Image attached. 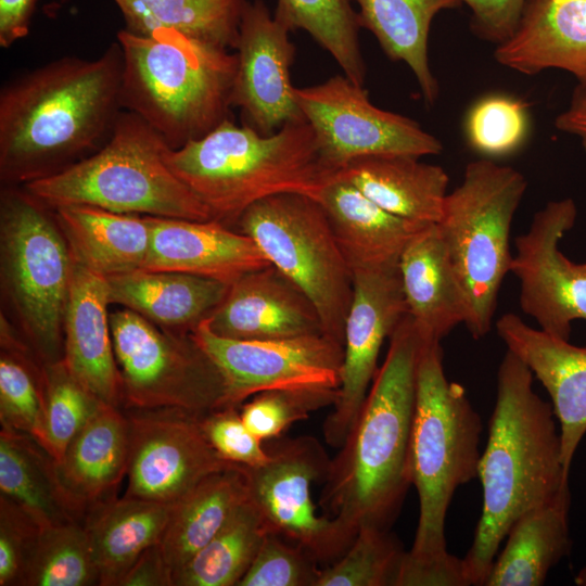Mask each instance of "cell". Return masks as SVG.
I'll list each match as a JSON object with an SVG mask.
<instances>
[{
    "label": "cell",
    "instance_id": "9",
    "mask_svg": "<svg viewBox=\"0 0 586 586\" xmlns=\"http://www.w3.org/2000/svg\"><path fill=\"white\" fill-rule=\"evenodd\" d=\"M0 204L4 290L43 365L61 361L74 265L68 244L50 207L23 186H5Z\"/></svg>",
    "mask_w": 586,
    "mask_h": 586
},
{
    "label": "cell",
    "instance_id": "41",
    "mask_svg": "<svg viewBox=\"0 0 586 586\" xmlns=\"http://www.w3.org/2000/svg\"><path fill=\"white\" fill-rule=\"evenodd\" d=\"M1 428L33 437L44 432V378L21 346L2 347L0 357Z\"/></svg>",
    "mask_w": 586,
    "mask_h": 586
},
{
    "label": "cell",
    "instance_id": "35",
    "mask_svg": "<svg viewBox=\"0 0 586 586\" xmlns=\"http://www.w3.org/2000/svg\"><path fill=\"white\" fill-rule=\"evenodd\" d=\"M125 29L148 35L175 29L190 37L234 50L247 0H113Z\"/></svg>",
    "mask_w": 586,
    "mask_h": 586
},
{
    "label": "cell",
    "instance_id": "10",
    "mask_svg": "<svg viewBox=\"0 0 586 586\" xmlns=\"http://www.w3.org/2000/svg\"><path fill=\"white\" fill-rule=\"evenodd\" d=\"M237 226L311 301L323 332L343 344L353 272L319 201L302 193L270 195L249 206Z\"/></svg>",
    "mask_w": 586,
    "mask_h": 586
},
{
    "label": "cell",
    "instance_id": "50",
    "mask_svg": "<svg viewBox=\"0 0 586 586\" xmlns=\"http://www.w3.org/2000/svg\"><path fill=\"white\" fill-rule=\"evenodd\" d=\"M555 127L577 137L586 154V86L574 89L569 106L556 117Z\"/></svg>",
    "mask_w": 586,
    "mask_h": 586
},
{
    "label": "cell",
    "instance_id": "36",
    "mask_svg": "<svg viewBox=\"0 0 586 586\" xmlns=\"http://www.w3.org/2000/svg\"><path fill=\"white\" fill-rule=\"evenodd\" d=\"M270 533L249 499L222 528L174 574V586H238Z\"/></svg>",
    "mask_w": 586,
    "mask_h": 586
},
{
    "label": "cell",
    "instance_id": "1",
    "mask_svg": "<svg viewBox=\"0 0 586 586\" xmlns=\"http://www.w3.org/2000/svg\"><path fill=\"white\" fill-rule=\"evenodd\" d=\"M117 41L87 60L66 55L7 81L0 90V176L23 186L97 152L123 111Z\"/></svg>",
    "mask_w": 586,
    "mask_h": 586
},
{
    "label": "cell",
    "instance_id": "38",
    "mask_svg": "<svg viewBox=\"0 0 586 586\" xmlns=\"http://www.w3.org/2000/svg\"><path fill=\"white\" fill-rule=\"evenodd\" d=\"M20 585H100L85 523L42 528L33 546Z\"/></svg>",
    "mask_w": 586,
    "mask_h": 586
},
{
    "label": "cell",
    "instance_id": "37",
    "mask_svg": "<svg viewBox=\"0 0 586 586\" xmlns=\"http://www.w3.org/2000/svg\"><path fill=\"white\" fill-rule=\"evenodd\" d=\"M273 15L291 31L308 33L347 78L364 86L366 66L358 42L360 24L351 0H278Z\"/></svg>",
    "mask_w": 586,
    "mask_h": 586
},
{
    "label": "cell",
    "instance_id": "25",
    "mask_svg": "<svg viewBox=\"0 0 586 586\" xmlns=\"http://www.w3.org/2000/svg\"><path fill=\"white\" fill-rule=\"evenodd\" d=\"M398 269L408 316L423 339L442 341L468 322V298L435 224L408 242Z\"/></svg>",
    "mask_w": 586,
    "mask_h": 586
},
{
    "label": "cell",
    "instance_id": "26",
    "mask_svg": "<svg viewBox=\"0 0 586 586\" xmlns=\"http://www.w3.org/2000/svg\"><path fill=\"white\" fill-rule=\"evenodd\" d=\"M128 458L127 415L120 407L103 403L55 462L64 491L85 518L115 498L113 494L127 474Z\"/></svg>",
    "mask_w": 586,
    "mask_h": 586
},
{
    "label": "cell",
    "instance_id": "7",
    "mask_svg": "<svg viewBox=\"0 0 586 586\" xmlns=\"http://www.w3.org/2000/svg\"><path fill=\"white\" fill-rule=\"evenodd\" d=\"M168 149L146 122L123 110L97 152L23 187L52 209L91 205L123 214L209 220L208 209L167 164Z\"/></svg>",
    "mask_w": 586,
    "mask_h": 586
},
{
    "label": "cell",
    "instance_id": "47",
    "mask_svg": "<svg viewBox=\"0 0 586 586\" xmlns=\"http://www.w3.org/2000/svg\"><path fill=\"white\" fill-rule=\"evenodd\" d=\"M471 12V28L483 40L496 46L515 30L526 0H459Z\"/></svg>",
    "mask_w": 586,
    "mask_h": 586
},
{
    "label": "cell",
    "instance_id": "49",
    "mask_svg": "<svg viewBox=\"0 0 586 586\" xmlns=\"http://www.w3.org/2000/svg\"><path fill=\"white\" fill-rule=\"evenodd\" d=\"M37 0H0V46L9 48L29 31Z\"/></svg>",
    "mask_w": 586,
    "mask_h": 586
},
{
    "label": "cell",
    "instance_id": "3",
    "mask_svg": "<svg viewBox=\"0 0 586 586\" xmlns=\"http://www.w3.org/2000/svg\"><path fill=\"white\" fill-rule=\"evenodd\" d=\"M477 477L482 513L463 558L471 585L484 586L513 522L551 501L569 484L552 405L533 390V372L507 351L498 369L497 397Z\"/></svg>",
    "mask_w": 586,
    "mask_h": 586
},
{
    "label": "cell",
    "instance_id": "22",
    "mask_svg": "<svg viewBox=\"0 0 586 586\" xmlns=\"http://www.w3.org/2000/svg\"><path fill=\"white\" fill-rule=\"evenodd\" d=\"M107 278L74 260L63 322V362L102 402L120 407L122 379L115 358Z\"/></svg>",
    "mask_w": 586,
    "mask_h": 586
},
{
    "label": "cell",
    "instance_id": "24",
    "mask_svg": "<svg viewBox=\"0 0 586 586\" xmlns=\"http://www.w3.org/2000/svg\"><path fill=\"white\" fill-rule=\"evenodd\" d=\"M316 199L327 213L352 272L398 266L408 242L430 225L388 213L356 187L334 175Z\"/></svg>",
    "mask_w": 586,
    "mask_h": 586
},
{
    "label": "cell",
    "instance_id": "40",
    "mask_svg": "<svg viewBox=\"0 0 586 586\" xmlns=\"http://www.w3.org/2000/svg\"><path fill=\"white\" fill-rule=\"evenodd\" d=\"M42 448L59 462L68 444L104 403L68 371L63 360L43 365Z\"/></svg>",
    "mask_w": 586,
    "mask_h": 586
},
{
    "label": "cell",
    "instance_id": "13",
    "mask_svg": "<svg viewBox=\"0 0 586 586\" xmlns=\"http://www.w3.org/2000/svg\"><path fill=\"white\" fill-rule=\"evenodd\" d=\"M300 110L310 125L324 164L335 174L367 156L437 155L442 142L397 113L375 106L364 86L343 75L295 88Z\"/></svg>",
    "mask_w": 586,
    "mask_h": 586
},
{
    "label": "cell",
    "instance_id": "44",
    "mask_svg": "<svg viewBox=\"0 0 586 586\" xmlns=\"http://www.w3.org/2000/svg\"><path fill=\"white\" fill-rule=\"evenodd\" d=\"M321 569L307 549L268 533L238 586H317Z\"/></svg>",
    "mask_w": 586,
    "mask_h": 586
},
{
    "label": "cell",
    "instance_id": "12",
    "mask_svg": "<svg viewBox=\"0 0 586 586\" xmlns=\"http://www.w3.org/2000/svg\"><path fill=\"white\" fill-rule=\"evenodd\" d=\"M269 460L244 467L249 497L270 533L307 549L320 564L339 559L354 538L335 519L318 515L313 483L324 480L331 459L313 436L276 437L265 442Z\"/></svg>",
    "mask_w": 586,
    "mask_h": 586
},
{
    "label": "cell",
    "instance_id": "43",
    "mask_svg": "<svg viewBox=\"0 0 586 586\" xmlns=\"http://www.w3.org/2000/svg\"><path fill=\"white\" fill-rule=\"evenodd\" d=\"M527 127L526 105L500 94L477 101L466 120L469 144L488 156H502L517 150L525 139Z\"/></svg>",
    "mask_w": 586,
    "mask_h": 586
},
{
    "label": "cell",
    "instance_id": "31",
    "mask_svg": "<svg viewBox=\"0 0 586 586\" xmlns=\"http://www.w3.org/2000/svg\"><path fill=\"white\" fill-rule=\"evenodd\" d=\"M569 484L551 501L520 515L506 536L484 586H540L551 568L569 555Z\"/></svg>",
    "mask_w": 586,
    "mask_h": 586
},
{
    "label": "cell",
    "instance_id": "21",
    "mask_svg": "<svg viewBox=\"0 0 586 586\" xmlns=\"http://www.w3.org/2000/svg\"><path fill=\"white\" fill-rule=\"evenodd\" d=\"M146 217L151 238L142 269L184 272L231 284L270 265L249 235L219 221Z\"/></svg>",
    "mask_w": 586,
    "mask_h": 586
},
{
    "label": "cell",
    "instance_id": "14",
    "mask_svg": "<svg viewBox=\"0 0 586 586\" xmlns=\"http://www.w3.org/2000/svg\"><path fill=\"white\" fill-rule=\"evenodd\" d=\"M190 334L222 377V407H240L267 390L340 386L344 347L324 333L232 340L213 333L204 319Z\"/></svg>",
    "mask_w": 586,
    "mask_h": 586
},
{
    "label": "cell",
    "instance_id": "39",
    "mask_svg": "<svg viewBox=\"0 0 586 586\" xmlns=\"http://www.w3.org/2000/svg\"><path fill=\"white\" fill-rule=\"evenodd\" d=\"M405 552L391 530L364 526L339 559L322 566L317 586H396Z\"/></svg>",
    "mask_w": 586,
    "mask_h": 586
},
{
    "label": "cell",
    "instance_id": "20",
    "mask_svg": "<svg viewBox=\"0 0 586 586\" xmlns=\"http://www.w3.org/2000/svg\"><path fill=\"white\" fill-rule=\"evenodd\" d=\"M499 337L547 390L560 423L561 458L570 468L586 434V347L527 326L512 313L496 322Z\"/></svg>",
    "mask_w": 586,
    "mask_h": 586
},
{
    "label": "cell",
    "instance_id": "46",
    "mask_svg": "<svg viewBox=\"0 0 586 586\" xmlns=\"http://www.w3.org/2000/svg\"><path fill=\"white\" fill-rule=\"evenodd\" d=\"M40 528L26 513L0 498V585H20Z\"/></svg>",
    "mask_w": 586,
    "mask_h": 586
},
{
    "label": "cell",
    "instance_id": "27",
    "mask_svg": "<svg viewBox=\"0 0 586 586\" xmlns=\"http://www.w3.org/2000/svg\"><path fill=\"white\" fill-rule=\"evenodd\" d=\"M409 155L367 156L349 162L334 176L398 217L436 224L447 196L448 175L438 165Z\"/></svg>",
    "mask_w": 586,
    "mask_h": 586
},
{
    "label": "cell",
    "instance_id": "2",
    "mask_svg": "<svg viewBox=\"0 0 586 586\" xmlns=\"http://www.w3.org/2000/svg\"><path fill=\"white\" fill-rule=\"evenodd\" d=\"M422 336L407 315L390 337L358 418L331 459L319 505L355 538L391 530L412 485L411 433Z\"/></svg>",
    "mask_w": 586,
    "mask_h": 586
},
{
    "label": "cell",
    "instance_id": "30",
    "mask_svg": "<svg viewBox=\"0 0 586 586\" xmlns=\"http://www.w3.org/2000/svg\"><path fill=\"white\" fill-rule=\"evenodd\" d=\"M173 505L124 496L92 509L86 517L101 586H119L139 557L160 543Z\"/></svg>",
    "mask_w": 586,
    "mask_h": 586
},
{
    "label": "cell",
    "instance_id": "42",
    "mask_svg": "<svg viewBox=\"0 0 586 586\" xmlns=\"http://www.w3.org/2000/svg\"><path fill=\"white\" fill-rule=\"evenodd\" d=\"M240 407L245 425L262 441L279 436L294 422L307 419L311 412L333 406L337 388H276L259 392Z\"/></svg>",
    "mask_w": 586,
    "mask_h": 586
},
{
    "label": "cell",
    "instance_id": "16",
    "mask_svg": "<svg viewBox=\"0 0 586 586\" xmlns=\"http://www.w3.org/2000/svg\"><path fill=\"white\" fill-rule=\"evenodd\" d=\"M576 216L573 199L549 202L515 238L510 267L520 283L522 311L540 330L563 340L570 339L573 321H586V264L570 260L559 250Z\"/></svg>",
    "mask_w": 586,
    "mask_h": 586
},
{
    "label": "cell",
    "instance_id": "17",
    "mask_svg": "<svg viewBox=\"0 0 586 586\" xmlns=\"http://www.w3.org/2000/svg\"><path fill=\"white\" fill-rule=\"evenodd\" d=\"M407 315L398 266L353 271L337 399L323 422L329 446L339 449L346 440L379 369L381 347Z\"/></svg>",
    "mask_w": 586,
    "mask_h": 586
},
{
    "label": "cell",
    "instance_id": "32",
    "mask_svg": "<svg viewBox=\"0 0 586 586\" xmlns=\"http://www.w3.org/2000/svg\"><path fill=\"white\" fill-rule=\"evenodd\" d=\"M0 498L26 513L40 528L85 523L64 491L54 459L33 437L1 428Z\"/></svg>",
    "mask_w": 586,
    "mask_h": 586
},
{
    "label": "cell",
    "instance_id": "6",
    "mask_svg": "<svg viewBox=\"0 0 586 586\" xmlns=\"http://www.w3.org/2000/svg\"><path fill=\"white\" fill-rule=\"evenodd\" d=\"M116 41L123 53V110L140 116L170 149L230 118L234 51L175 29L140 35L124 28Z\"/></svg>",
    "mask_w": 586,
    "mask_h": 586
},
{
    "label": "cell",
    "instance_id": "48",
    "mask_svg": "<svg viewBox=\"0 0 586 586\" xmlns=\"http://www.w3.org/2000/svg\"><path fill=\"white\" fill-rule=\"evenodd\" d=\"M119 586H174V572L160 543L139 557Z\"/></svg>",
    "mask_w": 586,
    "mask_h": 586
},
{
    "label": "cell",
    "instance_id": "8",
    "mask_svg": "<svg viewBox=\"0 0 586 586\" xmlns=\"http://www.w3.org/2000/svg\"><path fill=\"white\" fill-rule=\"evenodd\" d=\"M526 186L510 166L473 161L447 194L435 224L464 289L470 309L466 327L475 340L489 332L499 289L510 272V229Z\"/></svg>",
    "mask_w": 586,
    "mask_h": 586
},
{
    "label": "cell",
    "instance_id": "23",
    "mask_svg": "<svg viewBox=\"0 0 586 586\" xmlns=\"http://www.w3.org/2000/svg\"><path fill=\"white\" fill-rule=\"evenodd\" d=\"M494 56L523 75L557 68L586 86V0H526L514 33Z\"/></svg>",
    "mask_w": 586,
    "mask_h": 586
},
{
    "label": "cell",
    "instance_id": "4",
    "mask_svg": "<svg viewBox=\"0 0 586 586\" xmlns=\"http://www.w3.org/2000/svg\"><path fill=\"white\" fill-rule=\"evenodd\" d=\"M443 358L441 341L423 339L410 449L419 519L412 546L403 558L398 585H408L448 563L453 556L445 538L448 507L455 491L477 477L482 421L464 387L446 378Z\"/></svg>",
    "mask_w": 586,
    "mask_h": 586
},
{
    "label": "cell",
    "instance_id": "15",
    "mask_svg": "<svg viewBox=\"0 0 586 586\" xmlns=\"http://www.w3.org/2000/svg\"><path fill=\"white\" fill-rule=\"evenodd\" d=\"M125 496L174 505L208 475L231 468L207 441L200 418L177 408H129Z\"/></svg>",
    "mask_w": 586,
    "mask_h": 586
},
{
    "label": "cell",
    "instance_id": "28",
    "mask_svg": "<svg viewBox=\"0 0 586 586\" xmlns=\"http://www.w3.org/2000/svg\"><path fill=\"white\" fill-rule=\"evenodd\" d=\"M111 303L157 326L190 333L225 298L229 284L195 275L137 269L107 278Z\"/></svg>",
    "mask_w": 586,
    "mask_h": 586
},
{
    "label": "cell",
    "instance_id": "34",
    "mask_svg": "<svg viewBox=\"0 0 586 586\" xmlns=\"http://www.w3.org/2000/svg\"><path fill=\"white\" fill-rule=\"evenodd\" d=\"M360 27L369 29L386 55L412 72L425 102L433 104L438 82L430 68L428 42L431 24L459 0H354Z\"/></svg>",
    "mask_w": 586,
    "mask_h": 586
},
{
    "label": "cell",
    "instance_id": "33",
    "mask_svg": "<svg viewBox=\"0 0 586 586\" xmlns=\"http://www.w3.org/2000/svg\"><path fill=\"white\" fill-rule=\"evenodd\" d=\"M249 499L244 466L215 472L173 505L161 547L174 574L202 549Z\"/></svg>",
    "mask_w": 586,
    "mask_h": 586
},
{
    "label": "cell",
    "instance_id": "45",
    "mask_svg": "<svg viewBox=\"0 0 586 586\" xmlns=\"http://www.w3.org/2000/svg\"><path fill=\"white\" fill-rule=\"evenodd\" d=\"M200 421L207 441L225 461L253 468L269 460L265 442L245 425L239 407L217 408Z\"/></svg>",
    "mask_w": 586,
    "mask_h": 586
},
{
    "label": "cell",
    "instance_id": "19",
    "mask_svg": "<svg viewBox=\"0 0 586 586\" xmlns=\"http://www.w3.org/2000/svg\"><path fill=\"white\" fill-rule=\"evenodd\" d=\"M205 320L213 333L232 340L324 333L311 301L272 265L229 284L225 298Z\"/></svg>",
    "mask_w": 586,
    "mask_h": 586
},
{
    "label": "cell",
    "instance_id": "18",
    "mask_svg": "<svg viewBox=\"0 0 586 586\" xmlns=\"http://www.w3.org/2000/svg\"><path fill=\"white\" fill-rule=\"evenodd\" d=\"M290 31L262 0L246 2L233 50L238 67L232 106L241 110L244 125L262 135L304 118L291 81L295 47Z\"/></svg>",
    "mask_w": 586,
    "mask_h": 586
},
{
    "label": "cell",
    "instance_id": "11",
    "mask_svg": "<svg viewBox=\"0 0 586 586\" xmlns=\"http://www.w3.org/2000/svg\"><path fill=\"white\" fill-rule=\"evenodd\" d=\"M124 404L177 408L198 417L224 406L222 377L190 333H168L138 313L110 314Z\"/></svg>",
    "mask_w": 586,
    "mask_h": 586
},
{
    "label": "cell",
    "instance_id": "29",
    "mask_svg": "<svg viewBox=\"0 0 586 586\" xmlns=\"http://www.w3.org/2000/svg\"><path fill=\"white\" fill-rule=\"evenodd\" d=\"M53 211L75 262L106 278L143 268L151 238L145 215L91 205Z\"/></svg>",
    "mask_w": 586,
    "mask_h": 586
},
{
    "label": "cell",
    "instance_id": "51",
    "mask_svg": "<svg viewBox=\"0 0 586 586\" xmlns=\"http://www.w3.org/2000/svg\"><path fill=\"white\" fill-rule=\"evenodd\" d=\"M574 583L577 586H586V566L578 571V573L574 577Z\"/></svg>",
    "mask_w": 586,
    "mask_h": 586
},
{
    "label": "cell",
    "instance_id": "5",
    "mask_svg": "<svg viewBox=\"0 0 586 586\" xmlns=\"http://www.w3.org/2000/svg\"><path fill=\"white\" fill-rule=\"evenodd\" d=\"M175 175L208 209L211 219L229 227L267 196L302 193L316 199L334 175L322 161L305 118L262 135L231 118L201 139L168 149Z\"/></svg>",
    "mask_w": 586,
    "mask_h": 586
}]
</instances>
